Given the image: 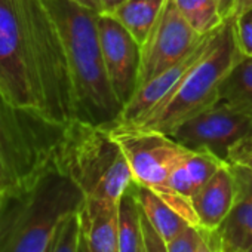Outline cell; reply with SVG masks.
<instances>
[{
  "label": "cell",
  "instance_id": "1",
  "mask_svg": "<svg viewBox=\"0 0 252 252\" xmlns=\"http://www.w3.org/2000/svg\"><path fill=\"white\" fill-rule=\"evenodd\" d=\"M0 94L52 122L76 120L70 61L42 0H0Z\"/></svg>",
  "mask_w": 252,
  "mask_h": 252
},
{
  "label": "cell",
  "instance_id": "2",
  "mask_svg": "<svg viewBox=\"0 0 252 252\" xmlns=\"http://www.w3.org/2000/svg\"><path fill=\"white\" fill-rule=\"evenodd\" d=\"M85 199L52 158L33 180L0 194V252H49L58 227Z\"/></svg>",
  "mask_w": 252,
  "mask_h": 252
},
{
  "label": "cell",
  "instance_id": "3",
  "mask_svg": "<svg viewBox=\"0 0 252 252\" xmlns=\"http://www.w3.org/2000/svg\"><path fill=\"white\" fill-rule=\"evenodd\" d=\"M64 43L76 89V119L114 128L122 114L102 63L98 15L74 0H42Z\"/></svg>",
  "mask_w": 252,
  "mask_h": 252
},
{
  "label": "cell",
  "instance_id": "4",
  "mask_svg": "<svg viewBox=\"0 0 252 252\" xmlns=\"http://www.w3.org/2000/svg\"><path fill=\"white\" fill-rule=\"evenodd\" d=\"M54 160L86 199L119 203L134 183L128 159L105 126L77 119L67 123Z\"/></svg>",
  "mask_w": 252,
  "mask_h": 252
},
{
  "label": "cell",
  "instance_id": "5",
  "mask_svg": "<svg viewBox=\"0 0 252 252\" xmlns=\"http://www.w3.org/2000/svg\"><path fill=\"white\" fill-rule=\"evenodd\" d=\"M65 125L9 102L0 94V194L33 180L52 160Z\"/></svg>",
  "mask_w": 252,
  "mask_h": 252
},
{
  "label": "cell",
  "instance_id": "6",
  "mask_svg": "<svg viewBox=\"0 0 252 252\" xmlns=\"http://www.w3.org/2000/svg\"><path fill=\"white\" fill-rule=\"evenodd\" d=\"M240 57L234 20H224L211 51L191 68L184 80L137 126L169 135L178 125L218 101L222 79Z\"/></svg>",
  "mask_w": 252,
  "mask_h": 252
},
{
  "label": "cell",
  "instance_id": "7",
  "mask_svg": "<svg viewBox=\"0 0 252 252\" xmlns=\"http://www.w3.org/2000/svg\"><path fill=\"white\" fill-rule=\"evenodd\" d=\"M128 159L134 183L150 189L172 209L184 217L190 225L199 228V221L189 199L168 186L172 169L190 153L171 137L141 128H110Z\"/></svg>",
  "mask_w": 252,
  "mask_h": 252
},
{
  "label": "cell",
  "instance_id": "8",
  "mask_svg": "<svg viewBox=\"0 0 252 252\" xmlns=\"http://www.w3.org/2000/svg\"><path fill=\"white\" fill-rule=\"evenodd\" d=\"M252 134V113L215 102L178 125L168 135L191 152H208L227 163L230 149Z\"/></svg>",
  "mask_w": 252,
  "mask_h": 252
},
{
  "label": "cell",
  "instance_id": "9",
  "mask_svg": "<svg viewBox=\"0 0 252 252\" xmlns=\"http://www.w3.org/2000/svg\"><path fill=\"white\" fill-rule=\"evenodd\" d=\"M203 36L189 26L174 0H165L155 27L141 46L138 89L187 55Z\"/></svg>",
  "mask_w": 252,
  "mask_h": 252
},
{
  "label": "cell",
  "instance_id": "10",
  "mask_svg": "<svg viewBox=\"0 0 252 252\" xmlns=\"http://www.w3.org/2000/svg\"><path fill=\"white\" fill-rule=\"evenodd\" d=\"M98 37L108 83L125 107L138 89L141 45L111 14L98 15Z\"/></svg>",
  "mask_w": 252,
  "mask_h": 252
},
{
  "label": "cell",
  "instance_id": "11",
  "mask_svg": "<svg viewBox=\"0 0 252 252\" xmlns=\"http://www.w3.org/2000/svg\"><path fill=\"white\" fill-rule=\"evenodd\" d=\"M221 26L218 29H215L214 32L206 33L199 40V43L187 55H184L180 61H177L174 65L168 67L159 76H156L149 83L141 86L134 94L131 101L123 107L119 122L114 128H131V126H137L166 96H169L172 94V91L191 71V68L211 51Z\"/></svg>",
  "mask_w": 252,
  "mask_h": 252
},
{
  "label": "cell",
  "instance_id": "12",
  "mask_svg": "<svg viewBox=\"0 0 252 252\" xmlns=\"http://www.w3.org/2000/svg\"><path fill=\"white\" fill-rule=\"evenodd\" d=\"M236 184L233 206L215 231H208L222 252H246L252 246V171L228 163Z\"/></svg>",
  "mask_w": 252,
  "mask_h": 252
},
{
  "label": "cell",
  "instance_id": "13",
  "mask_svg": "<svg viewBox=\"0 0 252 252\" xmlns=\"http://www.w3.org/2000/svg\"><path fill=\"white\" fill-rule=\"evenodd\" d=\"M236 194V184L228 163H224L214 177L191 197L199 228L215 231L228 215Z\"/></svg>",
  "mask_w": 252,
  "mask_h": 252
},
{
  "label": "cell",
  "instance_id": "14",
  "mask_svg": "<svg viewBox=\"0 0 252 252\" xmlns=\"http://www.w3.org/2000/svg\"><path fill=\"white\" fill-rule=\"evenodd\" d=\"M79 217L82 236L94 252H119V203L85 199Z\"/></svg>",
  "mask_w": 252,
  "mask_h": 252
},
{
  "label": "cell",
  "instance_id": "15",
  "mask_svg": "<svg viewBox=\"0 0 252 252\" xmlns=\"http://www.w3.org/2000/svg\"><path fill=\"white\" fill-rule=\"evenodd\" d=\"M225 162L208 152H191L180 162L168 178V186L191 202L196 191L205 186Z\"/></svg>",
  "mask_w": 252,
  "mask_h": 252
},
{
  "label": "cell",
  "instance_id": "16",
  "mask_svg": "<svg viewBox=\"0 0 252 252\" xmlns=\"http://www.w3.org/2000/svg\"><path fill=\"white\" fill-rule=\"evenodd\" d=\"M132 187L144 215L166 243L174 240L187 227H190V222L155 191L137 183H132Z\"/></svg>",
  "mask_w": 252,
  "mask_h": 252
},
{
  "label": "cell",
  "instance_id": "17",
  "mask_svg": "<svg viewBox=\"0 0 252 252\" xmlns=\"http://www.w3.org/2000/svg\"><path fill=\"white\" fill-rule=\"evenodd\" d=\"M218 102L252 113V57L240 54L220 85Z\"/></svg>",
  "mask_w": 252,
  "mask_h": 252
},
{
  "label": "cell",
  "instance_id": "18",
  "mask_svg": "<svg viewBox=\"0 0 252 252\" xmlns=\"http://www.w3.org/2000/svg\"><path fill=\"white\" fill-rule=\"evenodd\" d=\"M165 5V0H125L111 14L143 46Z\"/></svg>",
  "mask_w": 252,
  "mask_h": 252
},
{
  "label": "cell",
  "instance_id": "19",
  "mask_svg": "<svg viewBox=\"0 0 252 252\" xmlns=\"http://www.w3.org/2000/svg\"><path fill=\"white\" fill-rule=\"evenodd\" d=\"M119 252H146L141 208L132 184L119 200Z\"/></svg>",
  "mask_w": 252,
  "mask_h": 252
},
{
  "label": "cell",
  "instance_id": "20",
  "mask_svg": "<svg viewBox=\"0 0 252 252\" xmlns=\"http://www.w3.org/2000/svg\"><path fill=\"white\" fill-rule=\"evenodd\" d=\"M174 3L197 34L211 33L224 23L217 0H174Z\"/></svg>",
  "mask_w": 252,
  "mask_h": 252
},
{
  "label": "cell",
  "instance_id": "21",
  "mask_svg": "<svg viewBox=\"0 0 252 252\" xmlns=\"http://www.w3.org/2000/svg\"><path fill=\"white\" fill-rule=\"evenodd\" d=\"M82 240V224L79 211L70 214L58 227L49 252H79Z\"/></svg>",
  "mask_w": 252,
  "mask_h": 252
},
{
  "label": "cell",
  "instance_id": "22",
  "mask_svg": "<svg viewBox=\"0 0 252 252\" xmlns=\"http://www.w3.org/2000/svg\"><path fill=\"white\" fill-rule=\"evenodd\" d=\"M234 33L240 54L252 57V8L234 20Z\"/></svg>",
  "mask_w": 252,
  "mask_h": 252
},
{
  "label": "cell",
  "instance_id": "23",
  "mask_svg": "<svg viewBox=\"0 0 252 252\" xmlns=\"http://www.w3.org/2000/svg\"><path fill=\"white\" fill-rule=\"evenodd\" d=\"M227 163L240 165L252 171V134L243 137L230 149Z\"/></svg>",
  "mask_w": 252,
  "mask_h": 252
},
{
  "label": "cell",
  "instance_id": "24",
  "mask_svg": "<svg viewBox=\"0 0 252 252\" xmlns=\"http://www.w3.org/2000/svg\"><path fill=\"white\" fill-rule=\"evenodd\" d=\"M199 228L190 225L180 236L168 243V252H196L199 243Z\"/></svg>",
  "mask_w": 252,
  "mask_h": 252
},
{
  "label": "cell",
  "instance_id": "25",
  "mask_svg": "<svg viewBox=\"0 0 252 252\" xmlns=\"http://www.w3.org/2000/svg\"><path fill=\"white\" fill-rule=\"evenodd\" d=\"M141 225H143V237H144V249L146 252H168V243L160 237L156 228L150 224L147 217L141 209Z\"/></svg>",
  "mask_w": 252,
  "mask_h": 252
},
{
  "label": "cell",
  "instance_id": "26",
  "mask_svg": "<svg viewBox=\"0 0 252 252\" xmlns=\"http://www.w3.org/2000/svg\"><path fill=\"white\" fill-rule=\"evenodd\" d=\"M251 8H252V0H234L227 18L236 20L240 14H243L245 11H248Z\"/></svg>",
  "mask_w": 252,
  "mask_h": 252
},
{
  "label": "cell",
  "instance_id": "27",
  "mask_svg": "<svg viewBox=\"0 0 252 252\" xmlns=\"http://www.w3.org/2000/svg\"><path fill=\"white\" fill-rule=\"evenodd\" d=\"M199 231H200V236H199V243H197L196 252H215V249H214V246H212L206 231L202 230V228H199Z\"/></svg>",
  "mask_w": 252,
  "mask_h": 252
},
{
  "label": "cell",
  "instance_id": "28",
  "mask_svg": "<svg viewBox=\"0 0 252 252\" xmlns=\"http://www.w3.org/2000/svg\"><path fill=\"white\" fill-rule=\"evenodd\" d=\"M79 5L96 12V14H102V5H101V0H74Z\"/></svg>",
  "mask_w": 252,
  "mask_h": 252
},
{
  "label": "cell",
  "instance_id": "29",
  "mask_svg": "<svg viewBox=\"0 0 252 252\" xmlns=\"http://www.w3.org/2000/svg\"><path fill=\"white\" fill-rule=\"evenodd\" d=\"M125 0H101V5H102V12L105 14H113Z\"/></svg>",
  "mask_w": 252,
  "mask_h": 252
},
{
  "label": "cell",
  "instance_id": "30",
  "mask_svg": "<svg viewBox=\"0 0 252 252\" xmlns=\"http://www.w3.org/2000/svg\"><path fill=\"white\" fill-rule=\"evenodd\" d=\"M233 2L234 0H217V3L220 6V12H221V17L222 20H227L228 14H230V9L233 6Z\"/></svg>",
  "mask_w": 252,
  "mask_h": 252
},
{
  "label": "cell",
  "instance_id": "31",
  "mask_svg": "<svg viewBox=\"0 0 252 252\" xmlns=\"http://www.w3.org/2000/svg\"><path fill=\"white\" fill-rule=\"evenodd\" d=\"M79 252H94V251L91 249V246L88 245V242L85 240L83 236H82V240H80V249H79Z\"/></svg>",
  "mask_w": 252,
  "mask_h": 252
},
{
  "label": "cell",
  "instance_id": "32",
  "mask_svg": "<svg viewBox=\"0 0 252 252\" xmlns=\"http://www.w3.org/2000/svg\"><path fill=\"white\" fill-rule=\"evenodd\" d=\"M205 231H206V230H205ZM206 234H208V237H209V240H211V243H212V246H214L215 252H222V251H221V249H220V248H218V246H217V245H215V243L212 242V239H211V236H209V233H208V231H206Z\"/></svg>",
  "mask_w": 252,
  "mask_h": 252
},
{
  "label": "cell",
  "instance_id": "33",
  "mask_svg": "<svg viewBox=\"0 0 252 252\" xmlns=\"http://www.w3.org/2000/svg\"><path fill=\"white\" fill-rule=\"evenodd\" d=\"M246 252H252V246H251V248H249V249H248Z\"/></svg>",
  "mask_w": 252,
  "mask_h": 252
}]
</instances>
